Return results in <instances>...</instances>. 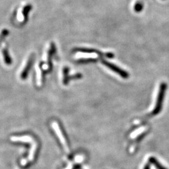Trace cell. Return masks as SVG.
Here are the masks:
<instances>
[{"label":"cell","mask_w":169,"mask_h":169,"mask_svg":"<svg viewBox=\"0 0 169 169\" xmlns=\"http://www.w3.org/2000/svg\"><path fill=\"white\" fill-rule=\"evenodd\" d=\"M32 9V6L31 5H27L25 6L22 11V16H23V23H26L28 21V14L31 12Z\"/></svg>","instance_id":"cell-4"},{"label":"cell","mask_w":169,"mask_h":169,"mask_svg":"<svg viewBox=\"0 0 169 169\" xmlns=\"http://www.w3.org/2000/svg\"><path fill=\"white\" fill-rule=\"evenodd\" d=\"M160 89H161V90H160V91H159V93H158L157 106H156V108H155L154 111V115H155V114H157V113L160 110V108H161L162 101H163L164 95H165V92L166 89H167L166 83H162Z\"/></svg>","instance_id":"cell-1"},{"label":"cell","mask_w":169,"mask_h":169,"mask_svg":"<svg viewBox=\"0 0 169 169\" xmlns=\"http://www.w3.org/2000/svg\"><path fill=\"white\" fill-rule=\"evenodd\" d=\"M9 35V31L6 29H4L1 33V37L2 38H5Z\"/></svg>","instance_id":"cell-8"},{"label":"cell","mask_w":169,"mask_h":169,"mask_svg":"<svg viewBox=\"0 0 169 169\" xmlns=\"http://www.w3.org/2000/svg\"><path fill=\"white\" fill-rule=\"evenodd\" d=\"M4 61L7 65H11L12 63V58L9 53L7 48H4L2 51Z\"/></svg>","instance_id":"cell-5"},{"label":"cell","mask_w":169,"mask_h":169,"mask_svg":"<svg viewBox=\"0 0 169 169\" xmlns=\"http://www.w3.org/2000/svg\"><path fill=\"white\" fill-rule=\"evenodd\" d=\"M34 61V55H31L30 56L29 59H28L25 68H23V71L21 73V78L22 80L26 79L28 74H29L30 71L31 70V68L32 67V65Z\"/></svg>","instance_id":"cell-2"},{"label":"cell","mask_w":169,"mask_h":169,"mask_svg":"<svg viewBox=\"0 0 169 169\" xmlns=\"http://www.w3.org/2000/svg\"><path fill=\"white\" fill-rule=\"evenodd\" d=\"M68 68L67 67L64 68L63 69V83L64 85H67L68 83Z\"/></svg>","instance_id":"cell-6"},{"label":"cell","mask_w":169,"mask_h":169,"mask_svg":"<svg viewBox=\"0 0 169 169\" xmlns=\"http://www.w3.org/2000/svg\"><path fill=\"white\" fill-rule=\"evenodd\" d=\"M103 63L105 65H106L107 67L110 68L111 70H113L114 71L116 72L117 73H118V75H120L121 77L126 78L128 77V74L126 71H125L124 70H121L120 68L117 67V66L113 65L112 63H108L107 61H103Z\"/></svg>","instance_id":"cell-3"},{"label":"cell","mask_w":169,"mask_h":169,"mask_svg":"<svg viewBox=\"0 0 169 169\" xmlns=\"http://www.w3.org/2000/svg\"><path fill=\"white\" fill-rule=\"evenodd\" d=\"M142 9V4L140 3H137L135 6V10L137 12H140Z\"/></svg>","instance_id":"cell-7"}]
</instances>
